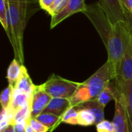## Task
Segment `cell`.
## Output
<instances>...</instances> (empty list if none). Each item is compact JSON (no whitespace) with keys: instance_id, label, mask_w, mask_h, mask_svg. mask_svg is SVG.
<instances>
[{"instance_id":"cell-19","label":"cell","mask_w":132,"mask_h":132,"mask_svg":"<svg viewBox=\"0 0 132 132\" xmlns=\"http://www.w3.org/2000/svg\"><path fill=\"white\" fill-rule=\"evenodd\" d=\"M36 120L40 121L45 126L49 128L50 129L55 128L56 125H58L61 122V118L56 116L53 114L48 113V112H43L39 115L36 118Z\"/></svg>"},{"instance_id":"cell-33","label":"cell","mask_w":132,"mask_h":132,"mask_svg":"<svg viewBox=\"0 0 132 132\" xmlns=\"http://www.w3.org/2000/svg\"><path fill=\"white\" fill-rule=\"evenodd\" d=\"M131 132H132V131H131Z\"/></svg>"},{"instance_id":"cell-12","label":"cell","mask_w":132,"mask_h":132,"mask_svg":"<svg viewBox=\"0 0 132 132\" xmlns=\"http://www.w3.org/2000/svg\"><path fill=\"white\" fill-rule=\"evenodd\" d=\"M36 84L32 83V80L28 73V71L24 65H22L21 75L19 78V80L15 87V89L19 90L21 92L25 93L28 95V97L32 100V94L34 92Z\"/></svg>"},{"instance_id":"cell-26","label":"cell","mask_w":132,"mask_h":132,"mask_svg":"<svg viewBox=\"0 0 132 132\" xmlns=\"http://www.w3.org/2000/svg\"><path fill=\"white\" fill-rule=\"evenodd\" d=\"M29 124L35 132H47L50 130L49 128L45 126L36 118H30Z\"/></svg>"},{"instance_id":"cell-31","label":"cell","mask_w":132,"mask_h":132,"mask_svg":"<svg viewBox=\"0 0 132 132\" xmlns=\"http://www.w3.org/2000/svg\"><path fill=\"white\" fill-rule=\"evenodd\" d=\"M127 19H128V23L131 28V30L132 31V15L130 13L127 12Z\"/></svg>"},{"instance_id":"cell-16","label":"cell","mask_w":132,"mask_h":132,"mask_svg":"<svg viewBox=\"0 0 132 132\" xmlns=\"http://www.w3.org/2000/svg\"><path fill=\"white\" fill-rule=\"evenodd\" d=\"M22 65V64H21L16 59H13L8 67L6 78L9 83V86L13 89L15 88L21 75Z\"/></svg>"},{"instance_id":"cell-23","label":"cell","mask_w":132,"mask_h":132,"mask_svg":"<svg viewBox=\"0 0 132 132\" xmlns=\"http://www.w3.org/2000/svg\"><path fill=\"white\" fill-rule=\"evenodd\" d=\"M12 92H13V88L9 86L5 87L2 91L0 95V103L2 109H7L9 108L12 101Z\"/></svg>"},{"instance_id":"cell-14","label":"cell","mask_w":132,"mask_h":132,"mask_svg":"<svg viewBox=\"0 0 132 132\" xmlns=\"http://www.w3.org/2000/svg\"><path fill=\"white\" fill-rule=\"evenodd\" d=\"M30 104H31V99L28 97L27 94L19 91L17 89L15 88L13 89L12 101L9 108L14 114H15L19 110L22 108H30Z\"/></svg>"},{"instance_id":"cell-8","label":"cell","mask_w":132,"mask_h":132,"mask_svg":"<svg viewBox=\"0 0 132 132\" xmlns=\"http://www.w3.org/2000/svg\"><path fill=\"white\" fill-rule=\"evenodd\" d=\"M114 102L115 111L112 121L114 126V132H131L126 109L122 101L121 93L114 100Z\"/></svg>"},{"instance_id":"cell-27","label":"cell","mask_w":132,"mask_h":132,"mask_svg":"<svg viewBox=\"0 0 132 132\" xmlns=\"http://www.w3.org/2000/svg\"><path fill=\"white\" fill-rule=\"evenodd\" d=\"M120 2L126 12L132 15V0H120Z\"/></svg>"},{"instance_id":"cell-29","label":"cell","mask_w":132,"mask_h":132,"mask_svg":"<svg viewBox=\"0 0 132 132\" xmlns=\"http://www.w3.org/2000/svg\"><path fill=\"white\" fill-rule=\"evenodd\" d=\"M27 124H16L15 125V132H26V127Z\"/></svg>"},{"instance_id":"cell-15","label":"cell","mask_w":132,"mask_h":132,"mask_svg":"<svg viewBox=\"0 0 132 132\" xmlns=\"http://www.w3.org/2000/svg\"><path fill=\"white\" fill-rule=\"evenodd\" d=\"M74 108L77 110L82 108L90 110L95 116V125L104 120V107L99 104L95 99H91Z\"/></svg>"},{"instance_id":"cell-30","label":"cell","mask_w":132,"mask_h":132,"mask_svg":"<svg viewBox=\"0 0 132 132\" xmlns=\"http://www.w3.org/2000/svg\"><path fill=\"white\" fill-rule=\"evenodd\" d=\"M0 132H15V125H11L8 126L5 129H4L3 131Z\"/></svg>"},{"instance_id":"cell-10","label":"cell","mask_w":132,"mask_h":132,"mask_svg":"<svg viewBox=\"0 0 132 132\" xmlns=\"http://www.w3.org/2000/svg\"><path fill=\"white\" fill-rule=\"evenodd\" d=\"M116 78L132 81V31L130 41L120 62Z\"/></svg>"},{"instance_id":"cell-22","label":"cell","mask_w":132,"mask_h":132,"mask_svg":"<svg viewBox=\"0 0 132 132\" xmlns=\"http://www.w3.org/2000/svg\"><path fill=\"white\" fill-rule=\"evenodd\" d=\"M61 122L72 125H78V110L74 107H70L61 117Z\"/></svg>"},{"instance_id":"cell-28","label":"cell","mask_w":132,"mask_h":132,"mask_svg":"<svg viewBox=\"0 0 132 132\" xmlns=\"http://www.w3.org/2000/svg\"><path fill=\"white\" fill-rule=\"evenodd\" d=\"M55 1L56 0H39V4L41 9H44L45 11H47Z\"/></svg>"},{"instance_id":"cell-18","label":"cell","mask_w":132,"mask_h":132,"mask_svg":"<svg viewBox=\"0 0 132 132\" xmlns=\"http://www.w3.org/2000/svg\"><path fill=\"white\" fill-rule=\"evenodd\" d=\"M71 107H77L84 102L91 100L90 94L88 88L82 83H80V87L76 90L74 94L70 98Z\"/></svg>"},{"instance_id":"cell-4","label":"cell","mask_w":132,"mask_h":132,"mask_svg":"<svg viewBox=\"0 0 132 132\" xmlns=\"http://www.w3.org/2000/svg\"><path fill=\"white\" fill-rule=\"evenodd\" d=\"M41 85L52 97L70 98L80 87V83L63 78L56 74H52Z\"/></svg>"},{"instance_id":"cell-7","label":"cell","mask_w":132,"mask_h":132,"mask_svg":"<svg viewBox=\"0 0 132 132\" xmlns=\"http://www.w3.org/2000/svg\"><path fill=\"white\" fill-rule=\"evenodd\" d=\"M98 2L114 25L118 22H128L127 12L122 7L120 0H99Z\"/></svg>"},{"instance_id":"cell-5","label":"cell","mask_w":132,"mask_h":132,"mask_svg":"<svg viewBox=\"0 0 132 132\" xmlns=\"http://www.w3.org/2000/svg\"><path fill=\"white\" fill-rule=\"evenodd\" d=\"M87 9L85 0H69L67 5L58 13L51 16L50 28L53 29L62 21L77 12H84Z\"/></svg>"},{"instance_id":"cell-25","label":"cell","mask_w":132,"mask_h":132,"mask_svg":"<svg viewBox=\"0 0 132 132\" xmlns=\"http://www.w3.org/2000/svg\"><path fill=\"white\" fill-rule=\"evenodd\" d=\"M97 132H114V126L113 122L104 120L96 125Z\"/></svg>"},{"instance_id":"cell-20","label":"cell","mask_w":132,"mask_h":132,"mask_svg":"<svg viewBox=\"0 0 132 132\" xmlns=\"http://www.w3.org/2000/svg\"><path fill=\"white\" fill-rule=\"evenodd\" d=\"M95 116L88 109L78 110V125L80 126H91L95 125Z\"/></svg>"},{"instance_id":"cell-17","label":"cell","mask_w":132,"mask_h":132,"mask_svg":"<svg viewBox=\"0 0 132 132\" xmlns=\"http://www.w3.org/2000/svg\"><path fill=\"white\" fill-rule=\"evenodd\" d=\"M0 21L11 43L12 33H11V29H10V19H9L8 0H0Z\"/></svg>"},{"instance_id":"cell-1","label":"cell","mask_w":132,"mask_h":132,"mask_svg":"<svg viewBox=\"0 0 132 132\" xmlns=\"http://www.w3.org/2000/svg\"><path fill=\"white\" fill-rule=\"evenodd\" d=\"M83 13L89 19L101 36L108 51V61L111 63L117 77L120 62L131 36L128 23L118 22L114 25L99 2L87 5Z\"/></svg>"},{"instance_id":"cell-3","label":"cell","mask_w":132,"mask_h":132,"mask_svg":"<svg viewBox=\"0 0 132 132\" xmlns=\"http://www.w3.org/2000/svg\"><path fill=\"white\" fill-rule=\"evenodd\" d=\"M115 78L116 74L109 61H107L83 84L88 88L91 99H95L107 85Z\"/></svg>"},{"instance_id":"cell-11","label":"cell","mask_w":132,"mask_h":132,"mask_svg":"<svg viewBox=\"0 0 132 132\" xmlns=\"http://www.w3.org/2000/svg\"><path fill=\"white\" fill-rule=\"evenodd\" d=\"M70 107L71 103L70 98L52 97L43 112L51 113L61 118Z\"/></svg>"},{"instance_id":"cell-2","label":"cell","mask_w":132,"mask_h":132,"mask_svg":"<svg viewBox=\"0 0 132 132\" xmlns=\"http://www.w3.org/2000/svg\"><path fill=\"white\" fill-rule=\"evenodd\" d=\"M32 0H8L12 42L15 59L21 64L24 63L23 36L27 21L30 15L29 6Z\"/></svg>"},{"instance_id":"cell-32","label":"cell","mask_w":132,"mask_h":132,"mask_svg":"<svg viewBox=\"0 0 132 132\" xmlns=\"http://www.w3.org/2000/svg\"><path fill=\"white\" fill-rule=\"evenodd\" d=\"M26 132H35L34 131V130L32 128V127L29 125V123L26 125Z\"/></svg>"},{"instance_id":"cell-21","label":"cell","mask_w":132,"mask_h":132,"mask_svg":"<svg viewBox=\"0 0 132 132\" xmlns=\"http://www.w3.org/2000/svg\"><path fill=\"white\" fill-rule=\"evenodd\" d=\"M15 114L9 109H2L0 119V131L5 129L11 125H15L14 122Z\"/></svg>"},{"instance_id":"cell-24","label":"cell","mask_w":132,"mask_h":132,"mask_svg":"<svg viewBox=\"0 0 132 132\" xmlns=\"http://www.w3.org/2000/svg\"><path fill=\"white\" fill-rule=\"evenodd\" d=\"M68 1L69 0H56L54 3L50 6V8L46 11L47 13L50 14L51 16L56 15L67 5Z\"/></svg>"},{"instance_id":"cell-6","label":"cell","mask_w":132,"mask_h":132,"mask_svg":"<svg viewBox=\"0 0 132 132\" xmlns=\"http://www.w3.org/2000/svg\"><path fill=\"white\" fill-rule=\"evenodd\" d=\"M52 97L43 89L42 85H36L32 94L30 104L31 118H36L44 111Z\"/></svg>"},{"instance_id":"cell-13","label":"cell","mask_w":132,"mask_h":132,"mask_svg":"<svg viewBox=\"0 0 132 132\" xmlns=\"http://www.w3.org/2000/svg\"><path fill=\"white\" fill-rule=\"evenodd\" d=\"M112 80L95 98V100L104 108L111 101H114L120 94L116 80L114 79V82Z\"/></svg>"},{"instance_id":"cell-9","label":"cell","mask_w":132,"mask_h":132,"mask_svg":"<svg viewBox=\"0 0 132 132\" xmlns=\"http://www.w3.org/2000/svg\"><path fill=\"white\" fill-rule=\"evenodd\" d=\"M122 101L126 109L130 128L132 131V81L115 78Z\"/></svg>"}]
</instances>
